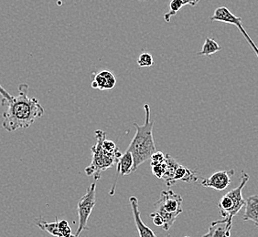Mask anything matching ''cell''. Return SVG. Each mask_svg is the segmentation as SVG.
Wrapping results in <instances>:
<instances>
[{
    "label": "cell",
    "mask_w": 258,
    "mask_h": 237,
    "mask_svg": "<svg viewBox=\"0 0 258 237\" xmlns=\"http://www.w3.org/2000/svg\"><path fill=\"white\" fill-rule=\"evenodd\" d=\"M198 179V176L196 175V173L194 171L179 164L178 168L176 170V172L174 173L173 178L170 180L168 186L170 187L179 181L187 183H197Z\"/></svg>",
    "instance_id": "cell-12"
},
{
    "label": "cell",
    "mask_w": 258,
    "mask_h": 237,
    "mask_svg": "<svg viewBox=\"0 0 258 237\" xmlns=\"http://www.w3.org/2000/svg\"><path fill=\"white\" fill-rule=\"evenodd\" d=\"M166 159V154H164L161 152H156V153L151 156L150 160V165L151 166H155V165H159L165 162Z\"/></svg>",
    "instance_id": "cell-20"
},
{
    "label": "cell",
    "mask_w": 258,
    "mask_h": 237,
    "mask_svg": "<svg viewBox=\"0 0 258 237\" xmlns=\"http://www.w3.org/2000/svg\"><path fill=\"white\" fill-rule=\"evenodd\" d=\"M146 118L143 125H139L135 123L134 126L137 129L134 138L132 139L129 144L127 152H130L134 159V166L133 172L137 171L139 166L149 161L151 156L154 154L156 151L154 138H153V126L154 122L150 120L151 112L149 104L144 105Z\"/></svg>",
    "instance_id": "cell-2"
},
{
    "label": "cell",
    "mask_w": 258,
    "mask_h": 237,
    "mask_svg": "<svg viewBox=\"0 0 258 237\" xmlns=\"http://www.w3.org/2000/svg\"><path fill=\"white\" fill-rule=\"evenodd\" d=\"M37 225L43 231L49 232L51 235L55 237H61L60 234V229H59V221L57 220L53 222H46L43 219H40V221L37 222Z\"/></svg>",
    "instance_id": "cell-16"
},
{
    "label": "cell",
    "mask_w": 258,
    "mask_h": 237,
    "mask_svg": "<svg viewBox=\"0 0 258 237\" xmlns=\"http://www.w3.org/2000/svg\"><path fill=\"white\" fill-rule=\"evenodd\" d=\"M233 222H230L226 218L214 221L209 226L208 232L202 237H231V230Z\"/></svg>",
    "instance_id": "cell-11"
},
{
    "label": "cell",
    "mask_w": 258,
    "mask_h": 237,
    "mask_svg": "<svg viewBox=\"0 0 258 237\" xmlns=\"http://www.w3.org/2000/svg\"><path fill=\"white\" fill-rule=\"evenodd\" d=\"M184 5L181 0H171L169 3V11L164 14L165 22L169 23L173 16L176 15L179 10L183 8Z\"/></svg>",
    "instance_id": "cell-18"
},
{
    "label": "cell",
    "mask_w": 258,
    "mask_h": 237,
    "mask_svg": "<svg viewBox=\"0 0 258 237\" xmlns=\"http://www.w3.org/2000/svg\"><path fill=\"white\" fill-rule=\"evenodd\" d=\"M149 216H150V218L152 219V221H153V223H154L156 226H159V227H163V218H162V216H161L160 214H159L158 212H152V213H150V214H149Z\"/></svg>",
    "instance_id": "cell-22"
},
{
    "label": "cell",
    "mask_w": 258,
    "mask_h": 237,
    "mask_svg": "<svg viewBox=\"0 0 258 237\" xmlns=\"http://www.w3.org/2000/svg\"><path fill=\"white\" fill-rule=\"evenodd\" d=\"M133 166H134V159L133 155L130 152L125 151L124 154L120 157L118 163H116V171L118 174H121L123 176L129 175L133 172Z\"/></svg>",
    "instance_id": "cell-14"
},
{
    "label": "cell",
    "mask_w": 258,
    "mask_h": 237,
    "mask_svg": "<svg viewBox=\"0 0 258 237\" xmlns=\"http://www.w3.org/2000/svg\"><path fill=\"white\" fill-rule=\"evenodd\" d=\"M138 1H140V2H146V1H149V0H138Z\"/></svg>",
    "instance_id": "cell-25"
},
{
    "label": "cell",
    "mask_w": 258,
    "mask_h": 237,
    "mask_svg": "<svg viewBox=\"0 0 258 237\" xmlns=\"http://www.w3.org/2000/svg\"><path fill=\"white\" fill-rule=\"evenodd\" d=\"M129 203L131 205L135 223L139 231V237H158L155 234V232L149 226H147L142 221L140 216V212H139V199L136 196H131L129 198Z\"/></svg>",
    "instance_id": "cell-10"
},
{
    "label": "cell",
    "mask_w": 258,
    "mask_h": 237,
    "mask_svg": "<svg viewBox=\"0 0 258 237\" xmlns=\"http://www.w3.org/2000/svg\"><path fill=\"white\" fill-rule=\"evenodd\" d=\"M248 181V174L242 172L238 186L221 198L219 201L218 208L222 217L226 218L230 222H233V217L240 212L243 205H245V200L243 197V189Z\"/></svg>",
    "instance_id": "cell-5"
},
{
    "label": "cell",
    "mask_w": 258,
    "mask_h": 237,
    "mask_svg": "<svg viewBox=\"0 0 258 237\" xmlns=\"http://www.w3.org/2000/svg\"><path fill=\"white\" fill-rule=\"evenodd\" d=\"M151 167H152V172L156 175V177H158L159 179H162L164 173H165V170H166V163H165V162L163 163H161V164L151 166Z\"/></svg>",
    "instance_id": "cell-21"
},
{
    "label": "cell",
    "mask_w": 258,
    "mask_h": 237,
    "mask_svg": "<svg viewBox=\"0 0 258 237\" xmlns=\"http://www.w3.org/2000/svg\"><path fill=\"white\" fill-rule=\"evenodd\" d=\"M116 85V79L109 70H102L100 72H93L91 86L93 89L100 90L113 89Z\"/></svg>",
    "instance_id": "cell-9"
},
{
    "label": "cell",
    "mask_w": 258,
    "mask_h": 237,
    "mask_svg": "<svg viewBox=\"0 0 258 237\" xmlns=\"http://www.w3.org/2000/svg\"><path fill=\"white\" fill-rule=\"evenodd\" d=\"M103 147H104V150H106L109 153H114L117 150L116 145H115L114 142L107 140L106 138L103 141Z\"/></svg>",
    "instance_id": "cell-23"
},
{
    "label": "cell",
    "mask_w": 258,
    "mask_h": 237,
    "mask_svg": "<svg viewBox=\"0 0 258 237\" xmlns=\"http://www.w3.org/2000/svg\"><path fill=\"white\" fill-rule=\"evenodd\" d=\"M165 163H166V170H165V173H164L162 179H163L165 183L168 185L169 182H170V180L173 178L174 173L178 168L179 163L175 159L172 158L168 153L166 154Z\"/></svg>",
    "instance_id": "cell-15"
},
{
    "label": "cell",
    "mask_w": 258,
    "mask_h": 237,
    "mask_svg": "<svg viewBox=\"0 0 258 237\" xmlns=\"http://www.w3.org/2000/svg\"><path fill=\"white\" fill-rule=\"evenodd\" d=\"M95 193H96V183H93L87 189V192L85 195L80 199L79 202L77 203L79 226L75 233L76 236L80 237L81 232L84 230L89 229L87 227V222L96 203Z\"/></svg>",
    "instance_id": "cell-6"
},
{
    "label": "cell",
    "mask_w": 258,
    "mask_h": 237,
    "mask_svg": "<svg viewBox=\"0 0 258 237\" xmlns=\"http://www.w3.org/2000/svg\"><path fill=\"white\" fill-rule=\"evenodd\" d=\"M182 197L172 190H164L160 198L154 203L155 212L160 214L164 220L163 230L169 231L179 214L183 212Z\"/></svg>",
    "instance_id": "cell-4"
},
{
    "label": "cell",
    "mask_w": 258,
    "mask_h": 237,
    "mask_svg": "<svg viewBox=\"0 0 258 237\" xmlns=\"http://www.w3.org/2000/svg\"><path fill=\"white\" fill-rule=\"evenodd\" d=\"M96 144L92 147V163L86 167L85 173L87 176H94L95 181H98L101 174L105 170L111 168L118 163L122 153L117 149L114 153H109L103 147V141L106 138L104 131L97 130L95 132Z\"/></svg>",
    "instance_id": "cell-3"
},
{
    "label": "cell",
    "mask_w": 258,
    "mask_h": 237,
    "mask_svg": "<svg viewBox=\"0 0 258 237\" xmlns=\"http://www.w3.org/2000/svg\"><path fill=\"white\" fill-rule=\"evenodd\" d=\"M243 221H252L258 227V194L252 195L245 201V211Z\"/></svg>",
    "instance_id": "cell-13"
},
{
    "label": "cell",
    "mask_w": 258,
    "mask_h": 237,
    "mask_svg": "<svg viewBox=\"0 0 258 237\" xmlns=\"http://www.w3.org/2000/svg\"><path fill=\"white\" fill-rule=\"evenodd\" d=\"M184 6L189 5L191 7H195L196 5H198L200 0H181Z\"/></svg>",
    "instance_id": "cell-24"
},
{
    "label": "cell",
    "mask_w": 258,
    "mask_h": 237,
    "mask_svg": "<svg viewBox=\"0 0 258 237\" xmlns=\"http://www.w3.org/2000/svg\"><path fill=\"white\" fill-rule=\"evenodd\" d=\"M210 20L212 21L224 22V23L235 26L238 29L239 31L243 35L244 39L248 42L250 47L253 49L254 53L258 57V48L256 47V45L253 43V40H251V38L249 37V35L246 33V31L244 30L243 23H242V18H239V17L233 15V13L226 7H220V8L215 10L214 15L211 17Z\"/></svg>",
    "instance_id": "cell-7"
},
{
    "label": "cell",
    "mask_w": 258,
    "mask_h": 237,
    "mask_svg": "<svg viewBox=\"0 0 258 237\" xmlns=\"http://www.w3.org/2000/svg\"><path fill=\"white\" fill-rule=\"evenodd\" d=\"M234 170L220 171L212 174L209 178L204 179L201 184L206 188H213L216 191H224L232 183V177L234 175Z\"/></svg>",
    "instance_id": "cell-8"
},
{
    "label": "cell",
    "mask_w": 258,
    "mask_h": 237,
    "mask_svg": "<svg viewBox=\"0 0 258 237\" xmlns=\"http://www.w3.org/2000/svg\"><path fill=\"white\" fill-rule=\"evenodd\" d=\"M221 50H222V48L215 40L210 39V38H206V40L204 41L203 50L198 52L197 55L199 56H211Z\"/></svg>",
    "instance_id": "cell-17"
},
{
    "label": "cell",
    "mask_w": 258,
    "mask_h": 237,
    "mask_svg": "<svg viewBox=\"0 0 258 237\" xmlns=\"http://www.w3.org/2000/svg\"><path fill=\"white\" fill-rule=\"evenodd\" d=\"M1 105L6 107L2 114V127L10 133L29 128L45 113L39 99L29 97V85L26 83L19 86V95H11L10 99L2 98Z\"/></svg>",
    "instance_id": "cell-1"
},
{
    "label": "cell",
    "mask_w": 258,
    "mask_h": 237,
    "mask_svg": "<svg viewBox=\"0 0 258 237\" xmlns=\"http://www.w3.org/2000/svg\"><path fill=\"white\" fill-rule=\"evenodd\" d=\"M137 63L140 68H149L154 65V60L152 55L144 52L139 56Z\"/></svg>",
    "instance_id": "cell-19"
}]
</instances>
